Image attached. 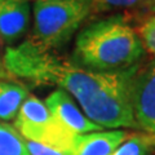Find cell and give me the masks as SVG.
<instances>
[{
	"mask_svg": "<svg viewBox=\"0 0 155 155\" xmlns=\"http://www.w3.org/2000/svg\"><path fill=\"white\" fill-rule=\"evenodd\" d=\"M128 133L124 129H113L78 134L69 155H110Z\"/></svg>",
	"mask_w": 155,
	"mask_h": 155,
	"instance_id": "8",
	"label": "cell"
},
{
	"mask_svg": "<svg viewBox=\"0 0 155 155\" xmlns=\"http://www.w3.org/2000/svg\"><path fill=\"white\" fill-rule=\"evenodd\" d=\"M27 96L28 91L21 83L0 79V120H14Z\"/></svg>",
	"mask_w": 155,
	"mask_h": 155,
	"instance_id": "9",
	"label": "cell"
},
{
	"mask_svg": "<svg viewBox=\"0 0 155 155\" xmlns=\"http://www.w3.org/2000/svg\"><path fill=\"white\" fill-rule=\"evenodd\" d=\"M155 136L146 132L128 133L125 140L110 155H153Z\"/></svg>",
	"mask_w": 155,
	"mask_h": 155,
	"instance_id": "10",
	"label": "cell"
},
{
	"mask_svg": "<svg viewBox=\"0 0 155 155\" xmlns=\"http://www.w3.org/2000/svg\"><path fill=\"white\" fill-rule=\"evenodd\" d=\"M44 104L49 113L72 133L85 134L104 130L102 127L94 124L87 118L81 109L74 102L72 97L65 91H53L45 98Z\"/></svg>",
	"mask_w": 155,
	"mask_h": 155,
	"instance_id": "6",
	"label": "cell"
},
{
	"mask_svg": "<svg viewBox=\"0 0 155 155\" xmlns=\"http://www.w3.org/2000/svg\"><path fill=\"white\" fill-rule=\"evenodd\" d=\"M14 128L26 141L70 153L78 134L70 132L53 116L36 96L28 94L14 118Z\"/></svg>",
	"mask_w": 155,
	"mask_h": 155,
	"instance_id": "4",
	"label": "cell"
},
{
	"mask_svg": "<svg viewBox=\"0 0 155 155\" xmlns=\"http://www.w3.org/2000/svg\"><path fill=\"white\" fill-rule=\"evenodd\" d=\"M134 30L143 51H146L150 56H153V60H155V16L145 18Z\"/></svg>",
	"mask_w": 155,
	"mask_h": 155,
	"instance_id": "13",
	"label": "cell"
},
{
	"mask_svg": "<svg viewBox=\"0 0 155 155\" xmlns=\"http://www.w3.org/2000/svg\"><path fill=\"white\" fill-rule=\"evenodd\" d=\"M145 11H147L153 14V16H155V0H146V3L143 4L142 7Z\"/></svg>",
	"mask_w": 155,
	"mask_h": 155,
	"instance_id": "16",
	"label": "cell"
},
{
	"mask_svg": "<svg viewBox=\"0 0 155 155\" xmlns=\"http://www.w3.org/2000/svg\"><path fill=\"white\" fill-rule=\"evenodd\" d=\"M3 58L11 78L58 87L75 97L84 115L104 129H138L128 93L132 69L123 72L87 70L30 39L8 47Z\"/></svg>",
	"mask_w": 155,
	"mask_h": 155,
	"instance_id": "1",
	"label": "cell"
},
{
	"mask_svg": "<svg viewBox=\"0 0 155 155\" xmlns=\"http://www.w3.org/2000/svg\"><path fill=\"white\" fill-rule=\"evenodd\" d=\"M91 13L92 0L34 2V26L27 39L54 51L69 43Z\"/></svg>",
	"mask_w": 155,
	"mask_h": 155,
	"instance_id": "3",
	"label": "cell"
},
{
	"mask_svg": "<svg viewBox=\"0 0 155 155\" xmlns=\"http://www.w3.org/2000/svg\"><path fill=\"white\" fill-rule=\"evenodd\" d=\"M0 155H30L26 140L13 125L0 122Z\"/></svg>",
	"mask_w": 155,
	"mask_h": 155,
	"instance_id": "11",
	"label": "cell"
},
{
	"mask_svg": "<svg viewBox=\"0 0 155 155\" xmlns=\"http://www.w3.org/2000/svg\"><path fill=\"white\" fill-rule=\"evenodd\" d=\"M30 3L25 0H0V40L8 47L16 45L28 30Z\"/></svg>",
	"mask_w": 155,
	"mask_h": 155,
	"instance_id": "7",
	"label": "cell"
},
{
	"mask_svg": "<svg viewBox=\"0 0 155 155\" xmlns=\"http://www.w3.org/2000/svg\"><path fill=\"white\" fill-rule=\"evenodd\" d=\"M0 79L2 80H9L11 76L8 75V72L5 70V66H4V58L2 54V51H0Z\"/></svg>",
	"mask_w": 155,
	"mask_h": 155,
	"instance_id": "15",
	"label": "cell"
},
{
	"mask_svg": "<svg viewBox=\"0 0 155 155\" xmlns=\"http://www.w3.org/2000/svg\"><path fill=\"white\" fill-rule=\"evenodd\" d=\"M25 2H28V3H30V0H25ZM34 2H47V0H34Z\"/></svg>",
	"mask_w": 155,
	"mask_h": 155,
	"instance_id": "17",
	"label": "cell"
},
{
	"mask_svg": "<svg viewBox=\"0 0 155 155\" xmlns=\"http://www.w3.org/2000/svg\"><path fill=\"white\" fill-rule=\"evenodd\" d=\"M143 53L134 27L125 18L114 16L83 27L76 36L71 61L97 72H123L137 66Z\"/></svg>",
	"mask_w": 155,
	"mask_h": 155,
	"instance_id": "2",
	"label": "cell"
},
{
	"mask_svg": "<svg viewBox=\"0 0 155 155\" xmlns=\"http://www.w3.org/2000/svg\"><path fill=\"white\" fill-rule=\"evenodd\" d=\"M146 0H92V13L116 12L142 8Z\"/></svg>",
	"mask_w": 155,
	"mask_h": 155,
	"instance_id": "12",
	"label": "cell"
},
{
	"mask_svg": "<svg viewBox=\"0 0 155 155\" xmlns=\"http://www.w3.org/2000/svg\"><path fill=\"white\" fill-rule=\"evenodd\" d=\"M26 146H27L30 155H69V153H66V151L52 149V147L44 146L41 143L32 142V141H26Z\"/></svg>",
	"mask_w": 155,
	"mask_h": 155,
	"instance_id": "14",
	"label": "cell"
},
{
	"mask_svg": "<svg viewBox=\"0 0 155 155\" xmlns=\"http://www.w3.org/2000/svg\"><path fill=\"white\" fill-rule=\"evenodd\" d=\"M128 93L138 129L155 136V60L133 67Z\"/></svg>",
	"mask_w": 155,
	"mask_h": 155,
	"instance_id": "5",
	"label": "cell"
}]
</instances>
